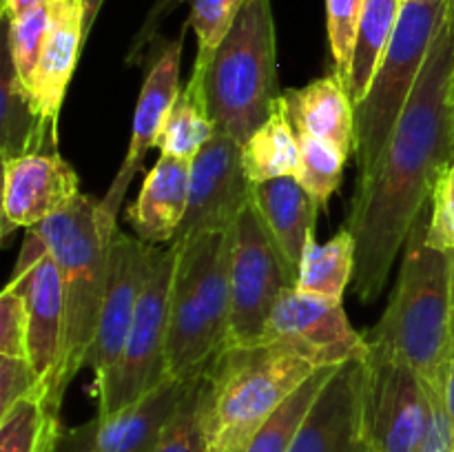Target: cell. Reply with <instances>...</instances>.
Here are the masks:
<instances>
[{
    "label": "cell",
    "instance_id": "obj_1",
    "mask_svg": "<svg viewBox=\"0 0 454 452\" xmlns=\"http://www.w3.org/2000/svg\"><path fill=\"white\" fill-rule=\"evenodd\" d=\"M454 158V34L448 13L419 82L368 175L359 177L346 229L357 246L353 291L375 304L437 180Z\"/></svg>",
    "mask_w": 454,
    "mask_h": 452
},
{
    "label": "cell",
    "instance_id": "obj_2",
    "mask_svg": "<svg viewBox=\"0 0 454 452\" xmlns=\"http://www.w3.org/2000/svg\"><path fill=\"white\" fill-rule=\"evenodd\" d=\"M428 215L417 220L406 239L399 277L380 322L366 341L406 359L421 379L446 390L452 328V255L426 242Z\"/></svg>",
    "mask_w": 454,
    "mask_h": 452
},
{
    "label": "cell",
    "instance_id": "obj_3",
    "mask_svg": "<svg viewBox=\"0 0 454 452\" xmlns=\"http://www.w3.org/2000/svg\"><path fill=\"white\" fill-rule=\"evenodd\" d=\"M100 202L80 193L69 208L34 229L56 260L65 292V346L49 394V410L60 417L62 399L80 368L89 363L100 323L109 275V244L118 226L100 217Z\"/></svg>",
    "mask_w": 454,
    "mask_h": 452
},
{
    "label": "cell",
    "instance_id": "obj_4",
    "mask_svg": "<svg viewBox=\"0 0 454 452\" xmlns=\"http://www.w3.org/2000/svg\"><path fill=\"white\" fill-rule=\"evenodd\" d=\"M315 368L279 344L226 346L202 375L208 452H244L257 430Z\"/></svg>",
    "mask_w": 454,
    "mask_h": 452
},
{
    "label": "cell",
    "instance_id": "obj_5",
    "mask_svg": "<svg viewBox=\"0 0 454 452\" xmlns=\"http://www.w3.org/2000/svg\"><path fill=\"white\" fill-rule=\"evenodd\" d=\"M177 248L171 288L168 377H202L224 350L231 319V260L233 229L202 233Z\"/></svg>",
    "mask_w": 454,
    "mask_h": 452
},
{
    "label": "cell",
    "instance_id": "obj_6",
    "mask_svg": "<svg viewBox=\"0 0 454 452\" xmlns=\"http://www.w3.org/2000/svg\"><path fill=\"white\" fill-rule=\"evenodd\" d=\"M215 131L242 144L269 120L278 87V43L270 0H247L233 29L204 69Z\"/></svg>",
    "mask_w": 454,
    "mask_h": 452
},
{
    "label": "cell",
    "instance_id": "obj_7",
    "mask_svg": "<svg viewBox=\"0 0 454 452\" xmlns=\"http://www.w3.org/2000/svg\"><path fill=\"white\" fill-rule=\"evenodd\" d=\"M448 13V0L408 3L399 13L390 47L371 89L355 105V162L359 177L368 175L388 144L430 56Z\"/></svg>",
    "mask_w": 454,
    "mask_h": 452
},
{
    "label": "cell",
    "instance_id": "obj_8",
    "mask_svg": "<svg viewBox=\"0 0 454 452\" xmlns=\"http://www.w3.org/2000/svg\"><path fill=\"white\" fill-rule=\"evenodd\" d=\"M177 248H160L153 273L137 301L131 331L118 363L96 388L98 415L122 410L164 384L168 377V328H171V288L176 275Z\"/></svg>",
    "mask_w": 454,
    "mask_h": 452
},
{
    "label": "cell",
    "instance_id": "obj_9",
    "mask_svg": "<svg viewBox=\"0 0 454 452\" xmlns=\"http://www.w3.org/2000/svg\"><path fill=\"white\" fill-rule=\"evenodd\" d=\"M295 284L297 275L284 261L251 199L233 226L231 319L226 346L260 344L275 304L282 292Z\"/></svg>",
    "mask_w": 454,
    "mask_h": 452
},
{
    "label": "cell",
    "instance_id": "obj_10",
    "mask_svg": "<svg viewBox=\"0 0 454 452\" xmlns=\"http://www.w3.org/2000/svg\"><path fill=\"white\" fill-rule=\"evenodd\" d=\"M362 421L372 452H415L430 421L428 388L419 372L375 346L364 359Z\"/></svg>",
    "mask_w": 454,
    "mask_h": 452
},
{
    "label": "cell",
    "instance_id": "obj_11",
    "mask_svg": "<svg viewBox=\"0 0 454 452\" xmlns=\"http://www.w3.org/2000/svg\"><path fill=\"white\" fill-rule=\"evenodd\" d=\"M260 344H279L315 368L341 366L368 357L366 337L348 322L341 300L286 288L275 304Z\"/></svg>",
    "mask_w": 454,
    "mask_h": 452
},
{
    "label": "cell",
    "instance_id": "obj_12",
    "mask_svg": "<svg viewBox=\"0 0 454 452\" xmlns=\"http://www.w3.org/2000/svg\"><path fill=\"white\" fill-rule=\"evenodd\" d=\"M7 288H13L25 297L29 315L27 359L51 394L65 346V292L60 269L35 230L27 229L25 244Z\"/></svg>",
    "mask_w": 454,
    "mask_h": 452
},
{
    "label": "cell",
    "instance_id": "obj_13",
    "mask_svg": "<svg viewBox=\"0 0 454 452\" xmlns=\"http://www.w3.org/2000/svg\"><path fill=\"white\" fill-rule=\"evenodd\" d=\"M253 182L242 162V144L224 131H215L191 162L189 207L171 244L202 233H224L251 204Z\"/></svg>",
    "mask_w": 454,
    "mask_h": 452
},
{
    "label": "cell",
    "instance_id": "obj_14",
    "mask_svg": "<svg viewBox=\"0 0 454 452\" xmlns=\"http://www.w3.org/2000/svg\"><path fill=\"white\" fill-rule=\"evenodd\" d=\"M158 255V246L115 229L109 244V275H106L100 323L89 355V366L96 375L93 390L105 384L122 355L124 341L136 317L137 301L153 273Z\"/></svg>",
    "mask_w": 454,
    "mask_h": 452
},
{
    "label": "cell",
    "instance_id": "obj_15",
    "mask_svg": "<svg viewBox=\"0 0 454 452\" xmlns=\"http://www.w3.org/2000/svg\"><path fill=\"white\" fill-rule=\"evenodd\" d=\"M193 381L195 379L182 381L171 377L114 415H96L78 428L62 430L58 439V450L153 452Z\"/></svg>",
    "mask_w": 454,
    "mask_h": 452
},
{
    "label": "cell",
    "instance_id": "obj_16",
    "mask_svg": "<svg viewBox=\"0 0 454 452\" xmlns=\"http://www.w3.org/2000/svg\"><path fill=\"white\" fill-rule=\"evenodd\" d=\"M182 47H184V31L176 40L164 44L160 51L151 56V66L146 71L145 84L137 96L136 113H133L131 140H129L127 155L106 191L105 199H100V217L109 226H118V213L122 208L124 195L131 186L136 173L142 171L146 153L155 149L158 136L162 131L167 115L173 102L180 96V62Z\"/></svg>",
    "mask_w": 454,
    "mask_h": 452
},
{
    "label": "cell",
    "instance_id": "obj_17",
    "mask_svg": "<svg viewBox=\"0 0 454 452\" xmlns=\"http://www.w3.org/2000/svg\"><path fill=\"white\" fill-rule=\"evenodd\" d=\"M78 195V175L58 151L3 160V238L58 215Z\"/></svg>",
    "mask_w": 454,
    "mask_h": 452
},
{
    "label": "cell",
    "instance_id": "obj_18",
    "mask_svg": "<svg viewBox=\"0 0 454 452\" xmlns=\"http://www.w3.org/2000/svg\"><path fill=\"white\" fill-rule=\"evenodd\" d=\"M364 359L341 363L288 452H372L362 421Z\"/></svg>",
    "mask_w": 454,
    "mask_h": 452
},
{
    "label": "cell",
    "instance_id": "obj_19",
    "mask_svg": "<svg viewBox=\"0 0 454 452\" xmlns=\"http://www.w3.org/2000/svg\"><path fill=\"white\" fill-rule=\"evenodd\" d=\"M87 40L84 7L80 0H58L51 4V25L47 43L31 78L29 93L44 122L58 131V115L65 102L67 87L74 78L80 51Z\"/></svg>",
    "mask_w": 454,
    "mask_h": 452
},
{
    "label": "cell",
    "instance_id": "obj_20",
    "mask_svg": "<svg viewBox=\"0 0 454 452\" xmlns=\"http://www.w3.org/2000/svg\"><path fill=\"white\" fill-rule=\"evenodd\" d=\"M253 207L284 261L297 275L306 248L315 242V222L322 208L295 175L253 184Z\"/></svg>",
    "mask_w": 454,
    "mask_h": 452
},
{
    "label": "cell",
    "instance_id": "obj_21",
    "mask_svg": "<svg viewBox=\"0 0 454 452\" xmlns=\"http://www.w3.org/2000/svg\"><path fill=\"white\" fill-rule=\"evenodd\" d=\"M191 162L160 155L136 202L127 208V222L136 238L146 244H164L176 239L189 207Z\"/></svg>",
    "mask_w": 454,
    "mask_h": 452
},
{
    "label": "cell",
    "instance_id": "obj_22",
    "mask_svg": "<svg viewBox=\"0 0 454 452\" xmlns=\"http://www.w3.org/2000/svg\"><path fill=\"white\" fill-rule=\"evenodd\" d=\"M282 96L297 133L335 146L346 158L355 153V105L346 84L335 74L313 80L301 89H286Z\"/></svg>",
    "mask_w": 454,
    "mask_h": 452
},
{
    "label": "cell",
    "instance_id": "obj_23",
    "mask_svg": "<svg viewBox=\"0 0 454 452\" xmlns=\"http://www.w3.org/2000/svg\"><path fill=\"white\" fill-rule=\"evenodd\" d=\"M44 151H58V131L38 113L29 89L18 78L4 47L0 78V155L9 160Z\"/></svg>",
    "mask_w": 454,
    "mask_h": 452
},
{
    "label": "cell",
    "instance_id": "obj_24",
    "mask_svg": "<svg viewBox=\"0 0 454 452\" xmlns=\"http://www.w3.org/2000/svg\"><path fill=\"white\" fill-rule=\"evenodd\" d=\"M213 136H215V122L208 106L207 75L204 69L193 66L189 82L182 87L180 96L168 111L155 149H160V155L193 162L195 155L208 144Z\"/></svg>",
    "mask_w": 454,
    "mask_h": 452
},
{
    "label": "cell",
    "instance_id": "obj_25",
    "mask_svg": "<svg viewBox=\"0 0 454 452\" xmlns=\"http://www.w3.org/2000/svg\"><path fill=\"white\" fill-rule=\"evenodd\" d=\"M242 162L253 184L275 180V177L297 175L300 140L288 118L284 96L275 102L269 120L242 142Z\"/></svg>",
    "mask_w": 454,
    "mask_h": 452
},
{
    "label": "cell",
    "instance_id": "obj_26",
    "mask_svg": "<svg viewBox=\"0 0 454 452\" xmlns=\"http://www.w3.org/2000/svg\"><path fill=\"white\" fill-rule=\"evenodd\" d=\"M403 4L399 0H366L355 35L353 60H350L348 96L353 105H359L371 89L372 78L390 47L399 13Z\"/></svg>",
    "mask_w": 454,
    "mask_h": 452
},
{
    "label": "cell",
    "instance_id": "obj_27",
    "mask_svg": "<svg viewBox=\"0 0 454 452\" xmlns=\"http://www.w3.org/2000/svg\"><path fill=\"white\" fill-rule=\"evenodd\" d=\"M355 260H357V246L348 229L324 244L310 242L297 270L295 286L310 295L344 300L346 288L353 284L355 277Z\"/></svg>",
    "mask_w": 454,
    "mask_h": 452
},
{
    "label": "cell",
    "instance_id": "obj_28",
    "mask_svg": "<svg viewBox=\"0 0 454 452\" xmlns=\"http://www.w3.org/2000/svg\"><path fill=\"white\" fill-rule=\"evenodd\" d=\"M60 433V417L49 412L40 390L0 415V452H56Z\"/></svg>",
    "mask_w": 454,
    "mask_h": 452
},
{
    "label": "cell",
    "instance_id": "obj_29",
    "mask_svg": "<svg viewBox=\"0 0 454 452\" xmlns=\"http://www.w3.org/2000/svg\"><path fill=\"white\" fill-rule=\"evenodd\" d=\"M340 366H324L315 370L304 384L297 390H293L282 406L266 419V424L257 430L255 437L247 446L244 452H288L293 441L300 434L301 425L309 419L315 401L322 394L324 386L328 384Z\"/></svg>",
    "mask_w": 454,
    "mask_h": 452
},
{
    "label": "cell",
    "instance_id": "obj_30",
    "mask_svg": "<svg viewBox=\"0 0 454 452\" xmlns=\"http://www.w3.org/2000/svg\"><path fill=\"white\" fill-rule=\"evenodd\" d=\"M297 140H300V171L295 177L324 211L333 193L340 189L348 158L335 146L306 133H297Z\"/></svg>",
    "mask_w": 454,
    "mask_h": 452
},
{
    "label": "cell",
    "instance_id": "obj_31",
    "mask_svg": "<svg viewBox=\"0 0 454 452\" xmlns=\"http://www.w3.org/2000/svg\"><path fill=\"white\" fill-rule=\"evenodd\" d=\"M184 3H189L186 25L193 27L195 38H198V56H195L193 66L207 69L217 47L233 29L247 0H184Z\"/></svg>",
    "mask_w": 454,
    "mask_h": 452
},
{
    "label": "cell",
    "instance_id": "obj_32",
    "mask_svg": "<svg viewBox=\"0 0 454 452\" xmlns=\"http://www.w3.org/2000/svg\"><path fill=\"white\" fill-rule=\"evenodd\" d=\"M7 22V51L12 56L18 78L29 89L35 66L43 56L44 43H47L49 25H51V4L31 9V12L20 13Z\"/></svg>",
    "mask_w": 454,
    "mask_h": 452
},
{
    "label": "cell",
    "instance_id": "obj_33",
    "mask_svg": "<svg viewBox=\"0 0 454 452\" xmlns=\"http://www.w3.org/2000/svg\"><path fill=\"white\" fill-rule=\"evenodd\" d=\"M153 452H208L202 425V377L191 384Z\"/></svg>",
    "mask_w": 454,
    "mask_h": 452
},
{
    "label": "cell",
    "instance_id": "obj_34",
    "mask_svg": "<svg viewBox=\"0 0 454 452\" xmlns=\"http://www.w3.org/2000/svg\"><path fill=\"white\" fill-rule=\"evenodd\" d=\"M366 0H326V29L331 44L333 74L348 84L350 60H353L355 35Z\"/></svg>",
    "mask_w": 454,
    "mask_h": 452
},
{
    "label": "cell",
    "instance_id": "obj_35",
    "mask_svg": "<svg viewBox=\"0 0 454 452\" xmlns=\"http://www.w3.org/2000/svg\"><path fill=\"white\" fill-rule=\"evenodd\" d=\"M426 242L442 251L454 253V158L437 180L430 198Z\"/></svg>",
    "mask_w": 454,
    "mask_h": 452
},
{
    "label": "cell",
    "instance_id": "obj_36",
    "mask_svg": "<svg viewBox=\"0 0 454 452\" xmlns=\"http://www.w3.org/2000/svg\"><path fill=\"white\" fill-rule=\"evenodd\" d=\"M27 337H29V315H27L25 297L4 286L0 295V355L27 359Z\"/></svg>",
    "mask_w": 454,
    "mask_h": 452
},
{
    "label": "cell",
    "instance_id": "obj_37",
    "mask_svg": "<svg viewBox=\"0 0 454 452\" xmlns=\"http://www.w3.org/2000/svg\"><path fill=\"white\" fill-rule=\"evenodd\" d=\"M40 390H44L49 399V388L34 370L29 359L0 355V415L7 412L16 401Z\"/></svg>",
    "mask_w": 454,
    "mask_h": 452
},
{
    "label": "cell",
    "instance_id": "obj_38",
    "mask_svg": "<svg viewBox=\"0 0 454 452\" xmlns=\"http://www.w3.org/2000/svg\"><path fill=\"white\" fill-rule=\"evenodd\" d=\"M430 397V421L415 452H454V428L446 403V390L426 384Z\"/></svg>",
    "mask_w": 454,
    "mask_h": 452
},
{
    "label": "cell",
    "instance_id": "obj_39",
    "mask_svg": "<svg viewBox=\"0 0 454 452\" xmlns=\"http://www.w3.org/2000/svg\"><path fill=\"white\" fill-rule=\"evenodd\" d=\"M182 3H184V0H153L149 13H146V18L142 20L140 29L133 35V43L127 53V65H137V62L145 60L146 49H149V44L158 38V31L160 27H162V22L167 20L173 13V9Z\"/></svg>",
    "mask_w": 454,
    "mask_h": 452
},
{
    "label": "cell",
    "instance_id": "obj_40",
    "mask_svg": "<svg viewBox=\"0 0 454 452\" xmlns=\"http://www.w3.org/2000/svg\"><path fill=\"white\" fill-rule=\"evenodd\" d=\"M53 3H58V0H3V16L12 20V18L20 16V13L38 7H47V4Z\"/></svg>",
    "mask_w": 454,
    "mask_h": 452
},
{
    "label": "cell",
    "instance_id": "obj_41",
    "mask_svg": "<svg viewBox=\"0 0 454 452\" xmlns=\"http://www.w3.org/2000/svg\"><path fill=\"white\" fill-rule=\"evenodd\" d=\"M80 3H82L84 7V29H87V38H89L93 25H96L98 13H100L102 4H105V0H80Z\"/></svg>",
    "mask_w": 454,
    "mask_h": 452
},
{
    "label": "cell",
    "instance_id": "obj_42",
    "mask_svg": "<svg viewBox=\"0 0 454 452\" xmlns=\"http://www.w3.org/2000/svg\"><path fill=\"white\" fill-rule=\"evenodd\" d=\"M446 403H448V412H450L452 428H454V341H452L450 366H448V377H446Z\"/></svg>",
    "mask_w": 454,
    "mask_h": 452
},
{
    "label": "cell",
    "instance_id": "obj_43",
    "mask_svg": "<svg viewBox=\"0 0 454 452\" xmlns=\"http://www.w3.org/2000/svg\"><path fill=\"white\" fill-rule=\"evenodd\" d=\"M448 20H450L452 34H454V0H448Z\"/></svg>",
    "mask_w": 454,
    "mask_h": 452
},
{
    "label": "cell",
    "instance_id": "obj_44",
    "mask_svg": "<svg viewBox=\"0 0 454 452\" xmlns=\"http://www.w3.org/2000/svg\"><path fill=\"white\" fill-rule=\"evenodd\" d=\"M452 328H454V255H452Z\"/></svg>",
    "mask_w": 454,
    "mask_h": 452
},
{
    "label": "cell",
    "instance_id": "obj_45",
    "mask_svg": "<svg viewBox=\"0 0 454 452\" xmlns=\"http://www.w3.org/2000/svg\"><path fill=\"white\" fill-rule=\"evenodd\" d=\"M402 4H408V3H430V0H399Z\"/></svg>",
    "mask_w": 454,
    "mask_h": 452
}]
</instances>
